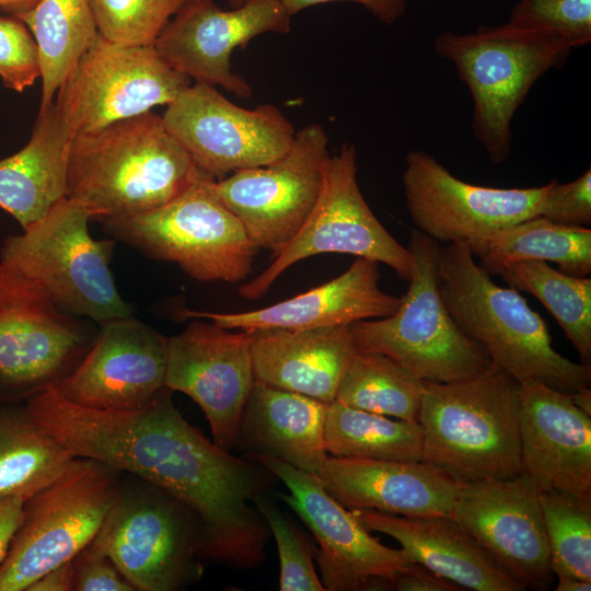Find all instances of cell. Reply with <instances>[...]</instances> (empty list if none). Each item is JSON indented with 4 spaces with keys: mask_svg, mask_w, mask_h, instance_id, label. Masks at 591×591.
<instances>
[{
    "mask_svg": "<svg viewBox=\"0 0 591 591\" xmlns=\"http://www.w3.org/2000/svg\"><path fill=\"white\" fill-rule=\"evenodd\" d=\"M280 479L289 495L279 494L318 542L314 558L327 591L390 590L391 580L414 561L403 549L383 545L351 510L341 506L313 474L260 453H244Z\"/></svg>",
    "mask_w": 591,
    "mask_h": 591,
    "instance_id": "e0dca14e",
    "label": "cell"
},
{
    "mask_svg": "<svg viewBox=\"0 0 591 591\" xmlns=\"http://www.w3.org/2000/svg\"><path fill=\"white\" fill-rule=\"evenodd\" d=\"M137 473L197 514L205 559L236 570L264 563L270 532L255 500L276 476L262 464L232 455L176 413L142 445Z\"/></svg>",
    "mask_w": 591,
    "mask_h": 591,
    "instance_id": "6da1fadb",
    "label": "cell"
},
{
    "mask_svg": "<svg viewBox=\"0 0 591 591\" xmlns=\"http://www.w3.org/2000/svg\"><path fill=\"white\" fill-rule=\"evenodd\" d=\"M26 591H73L72 559L45 572Z\"/></svg>",
    "mask_w": 591,
    "mask_h": 591,
    "instance_id": "f6af8a7d",
    "label": "cell"
},
{
    "mask_svg": "<svg viewBox=\"0 0 591 591\" xmlns=\"http://www.w3.org/2000/svg\"><path fill=\"white\" fill-rule=\"evenodd\" d=\"M554 575L591 581V500L540 491Z\"/></svg>",
    "mask_w": 591,
    "mask_h": 591,
    "instance_id": "e575fe53",
    "label": "cell"
},
{
    "mask_svg": "<svg viewBox=\"0 0 591 591\" xmlns=\"http://www.w3.org/2000/svg\"><path fill=\"white\" fill-rule=\"evenodd\" d=\"M424 381L379 352L358 351L335 401L366 412L417 421Z\"/></svg>",
    "mask_w": 591,
    "mask_h": 591,
    "instance_id": "836d02e7",
    "label": "cell"
},
{
    "mask_svg": "<svg viewBox=\"0 0 591 591\" xmlns=\"http://www.w3.org/2000/svg\"><path fill=\"white\" fill-rule=\"evenodd\" d=\"M92 213L80 200L63 197L39 220L9 235L0 260L36 282L65 312L99 324L131 316L109 267L113 240L89 231Z\"/></svg>",
    "mask_w": 591,
    "mask_h": 591,
    "instance_id": "8992f818",
    "label": "cell"
},
{
    "mask_svg": "<svg viewBox=\"0 0 591 591\" xmlns=\"http://www.w3.org/2000/svg\"><path fill=\"white\" fill-rule=\"evenodd\" d=\"M255 507L264 518L277 545L280 567L279 590L325 591L313 565L315 547L305 541L304 535L268 494L257 497Z\"/></svg>",
    "mask_w": 591,
    "mask_h": 591,
    "instance_id": "8d00e7d4",
    "label": "cell"
},
{
    "mask_svg": "<svg viewBox=\"0 0 591 591\" xmlns=\"http://www.w3.org/2000/svg\"><path fill=\"white\" fill-rule=\"evenodd\" d=\"M25 500L19 497L0 499V565L7 556L12 538L20 526Z\"/></svg>",
    "mask_w": 591,
    "mask_h": 591,
    "instance_id": "ee69618b",
    "label": "cell"
},
{
    "mask_svg": "<svg viewBox=\"0 0 591 591\" xmlns=\"http://www.w3.org/2000/svg\"><path fill=\"white\" fill-rule=\"evenodd\" d=\"M162 119L196 166L215 179L276 161L296 136L277 106L244 108L200 82L185 86L166 105Z\"/></svg>",
    "mask_w": 591,
    "mask_h": 591,
    "instance_id": "9a60e30c",
    "label": "cell"
},
{
    "mask_svg": "<svg viewBox=\"0 0 591 591\" xmlns=\"http://www.w3.org/2000/svg\"><path fill=\"white\" fill-rule=\"evenodd\" d=\"M204 174L152 111L73 135L66 197L93 219L147 212L170 202Z\"/></svg>",
    "mask_w": 591,
    "mask_h": 591,
    "instance_id": "7a4b0ae2",
    "label": "cell"
},
{
    "mask_svg": "<svg viewBox=\"0 0 591 591\" xmlns=\"http://www.w3.org/2000/svg\"><path fill=\"white\" fill-rule=\"evenodd\" d=\"M72 137L54 102L38 112L28 142L0 160V208L22 229L43 218L66 197Z\"/></svg>",
    "mask_w": 591,
    "mask_h": 591,
    "instance_id": "83f0119b",
    "label": "cell"
},
{
    "mask_svg": "<svg viewBox=\"0 0 591 591\" xmlns=\"http://www.w3.org/2000/svg\"><path fill=\"white\" fill-rule=\"evenodd\" d=\"M351 512L367 530L395 538L412 561L463 590H523L452 517H397L364 509Z\"/></svg>",
    "mask_w": 591,
    "mask_h": 591,
    "instance_id": "484cf974",
    "label": "cell"
},
{
    "mask_svg": "<svg viewBox=\"0 0 591 591\" xmlns=\"http://www.w3.org/2000/svg\"><path fill=\"white\" fill-rule=\"evenodd\" d=\"M74 457L23 405H0V499L26 501L59 479Z\"/></svg>",
    "mask_w": 591,
    "mask_h": 591,
    "instance_id": "f1b7e54d",
    "label": "cell"
},
{
    "mask_svg": "<svg viewBox=\"0 0 591 591\" xmlns=\"http://www.w3.org/2000/svg\"><path fill=\"white\" fill-rule=\"evenodd\" d=\"M556 591H590L591 581L582 580L571 576H557Z\"/></svg>",
    "mask_w": 591,
    "mask_h": 591,
    "instance_id": "7dc6e473",
    "label": "cell"
},
{
    "mask_svg": "<svg viewBox=\"0 0 591 591\" xmlns=\"http://www.w3.org/2000/svg\"><path fill=\"white\" fill-rule=\"evenodd\" d=\"M407 248L414 259L407 292L392 315L349 325L357 350L385 355L428 382L462 380L489 368L490 356L459 328L439 292L440 244L413 229Z\"/></svg>",
    "mask_w": 591,
    "mask_h": 591,
    "instance_id": "52a82bcc",
    "label": "cell"
},
{
    "mask_svg": "<svg viewBox=\"0 0 591 591\" xmlns=\"http://www.w3.org/2000/svg\"><path fill=\"white\" fill-rule=\"evenodd\" d=\"M190 83L153 46L117 43L99 33L58 89L55 104L73 135L88 134L169 105Z\"/></svg>",
    "mask_w": 591,
    "mask_h": 591,
    "instance_id": "4fadbf2b",
    "label": "cell"
},
{
    "mask_svg": "<svg viewBox=\"0 0 591 591\" xmlns=\"http://www.w3.org/2000/svg\"><path fill=\"white\" fill-rule=\"evenodd\" d=\"M123 473L76 456L55 483L24 502L22 520L0 565V591H26L48 570L71 560L96 536Z\"/></svg>",
    "mask_w": 591,
    "mask_h": 591,
    "instance_id": "30bf717a",
    "label": "cell"
},
{
    "mask_svg": "<svg viewBox=\"0 0 591 591\" xmlns=\"http://www.w3.org/2000/svg\"><path fill=\"white\" fill-rule=\"evenodd\" d=\"M212 179L204 174L162 207L100 222L113 237L152 258L177 264L194 279L240 282L250 275L258 247L213 195Z\"/></svg>",
    "mask_w": 591,
    "mask_h": 591,
    "instance_id": "9c48e42d",
    "label": "cell"
},
{
    "mask_svg": "<svg viewBox=\"0 0 591 591\" xmlns=\"http://www.w3.org/2000/svg\"><path fill=\"white\" fill-rule=\"evenodd\" d=\"M395 591H460L456 583L434 573L420 564L414 563L410 568L395 576L390 583Z\"/></svg>",
    "mask_w": 591,
    "mask_h": 591,
    "instance_id": "7bdbcfd3",
    "label": "cell"
},
{
    "mask_svg": "<svg viewBox=\"0 0 591 591\" xmlns=\"http://www.w3.org/2000/svg\"><path fill=\"white\" fill-rule=\"evenodd\" d=\"M328 404L255 381L235 448L280 459L316 475L328 456L324 439Z\"/></svg>",
    "mask_w": 591,
    "mask_h": 591,
    "instance_id": "4316f807",
    "label": "cell"
},
{
    "mask_svg": "<svg viewBox=\"0 0 591 591\" xmlns=\"http://www.w3.org/2000/svg\"><path fill=\"white\" fill-rule=\"evenodd\" d=\"M195 318L167 338L165 386L200 407L213 442L229 451L255 383L250 333Z\"/></svg>",
    "mask_w": 591,
    "mask_h": 591,
    "instance_id": "ffe728a7",
    "label": "cell"
},
{
    "mask_svg": "<svg viewBox=\"0 0 591 591\" xmlns=\"http://www.w3.org/2000/svg\"><path fill=\"white\" fill-rule=\"evenodd\" d=\"M402 175L415 229L436 242L466 243L480 257L498 231L541 215L549 182L538 187L497 188L464 182L431 154L407 153Z\"/></svg>",
    "mask_w": 591,
    "mask_h": 591,
    "instance_id": "2e32d148",
    "label": "cell"
},
{
    "mask_svg": "<svg viewBox=\"0 0 591 591\" xmlns=\"http://www.w3.org/2000/svg\"><path fill=\"white\" fill-rule=\"evenodd\" d=\"M326 491L349 510L403 517H451L461 483L422 461L328 455L316 473Z\"/></svg>",
    "mask_w": 591,
    "mask_h": 591,
    "instance_id": "603a6c76",
    "label": "cell"
},
{
    "mask_svg": "<svg viewBox=\"0 0 591 591\" xmlns=\"http://www.w3.org/2000/svg\"><path fill=\"white\" fill-rule=\"evenodd\" d=\"M325 449L331 456L381 461H421L418 421L392 419L336 401L327 406Z\"/></svg>",
    "mask_w": 591,
    "mask_h": 591,
    "instance_id": "4dcf8cb0",
    "label": "cell"
},
{
    "mask_svg": "<svg viewBox=\"0 0 591 591\" xmlns=\"http://www.w3.org/2000/svg\"><path fill=\"white\" fill-rule=\"evenodd\" d=\"M379 280V263L357 258L336 278L263 309L235 313L183 309L178 314L189 318H207L220 326L246 332L350 325L390 316L399 308L401 298L383 292Z\"/></svg>",
    "mask_w": 591,
    "mask_h": 591,
    "instance_id": "cb8c5ba5",
    "label": "cell"
},
{
    "mask_svg": "<svg viewBox=\"0 0 591 591\" xmlns=\"http://www.w3.org/2000/svg\"><path fill=\"white\" fill-rule=\"evenodd\" d=\"M433 48L466 84L473 135L494 164L511 153V123L531 88L551 69L561 68L572 49L560 37L509 23L465 34L447 31Z\"/></svg>",
    "mask_w": 591,
    "mask_h": 591,
    "instance_id": "5b68a950",
    "label": "cell"
},
{
    "mask_svg": "<svg viewBox=\"0 0 591 591\" xmlns=\"http://www.w3.org/2000/svg\"><path fill=\"white\" fill-rule=\"evenodd\" d=\"M511 288L537 298L565 332L582 363L591 362V279L575 277L542 260H517L494 268Z\"/></svg>",
    "mask_w": 591,
    "mask_h": 591,
    "instance_id": "d6a6232c",
    "label": "cell"
},
{
    "mask_svg": "<svg viewBox=\"0 0 591 591\" xmlns=\"http://www.w3.org/2000/svg\"><path fill=\"white\" fill-rule=\"evenodd\" d=\"M31 31L39 51L42 96L47 109L82 53L99 34L90 0H39L15 16Z\"/></svg>",
    "mask_w": 591,
    "mask_h": 591,
    "instance_id": "f546056e",
    "label": "cell"
},
{
    "mask_svg": "<svg viewBox=\"0 0 591 591\" xmlns=\"http://www.w3.org/2000/svg\"><path fill=\"white\" fill-rule=\"evenodd\" d=\"M519 384L494 362L462 380L424 381L421 461L461 484L522 474Z\"/></svg>",
    "mask_w": 591,
    "mask_h": 591,
    "instance_id": "277c9868",
    "label": "cell"
},
{
    "mask_svg": "<svg viewBox=\"0 0 591 591\" xmlns=\"http://www.w3.org/2000/svg\"><path fill=\"white\" fill-rule=\"evenodd\" d=\"M575 405L587 415L591 416V390L582 387L570 394Z\"/></svg>",
    "mask_w": 591,
    "mask_h": 591,
    "instance_id": "c3c4849f",
    "label": "cell"
},
{
    "mask_svg": "<svg viewBox=\"0 0 591 591\" xmlns=\"http://www.w3.org/2000/svg\"><path fill=\"white\" fill-rule=\"evenodd\" d=\"M474 257L464 242L438 253V289L459 328L519 382L535 380L569 394L590 386L591 366L558 354L545 321L520 291L498 286Z\"/></svg>",
    "mask_w": 591,
    "mask_h": 591,
    "instance_id": "3957f363",
    "label": "cell"
},
{
    "mask_svg": "<svg viewBox=\"0 0 591 591\" xmlns=\"http://www.w3.org/2000/svg\"><path fill=\"white\" fill-rule=\"evenodd\" d=\"M100 325L80 362L56 389L89 408L129 412L146 406L166 387L167 337L131 316Z\"/></svg>",
    "mask_w": 591,
    "mask_h": 591,
    "instance_id": "44dd1931",
    "label": "cell"
},
{
    "mask_svg": "<svg viewBox=\"0 0 591 591\" xmlns=\"http://www.w3.org/2000/svg\"><path fill=\"white\" fill-rule=\"evenodd\" d=\"M290 28L291 16L280 0H243L232 10L213 0H189L164 26L153 48L170 68L192 81L248 99L253 89L232 70L233 51L259 35L287 34Z\"/></svg>",
    "mask_w": 591,
    "mask_h": 591,
    "instance_id": "ac0fdd59",
    "label": "cell"
},
{
    "mask_svg": "<svg viewBox=\"0 0 591 591\" xmlns=\"http://www.w3.org/2000/svg\"><path fill=\"white\" fill-rule=\"evenodd\" d=\"M519 383L522 473L540 491L591 500V416L569 393L535 380Z\"/></svg>",
    "mask_w": 591,
    "mask_h": 591,
    "instance_id": "7402d4cb",
    "label": "cell"
},
{
    "mask_svg": "<svg viewBox=\"0 0 591 591\" xmlns=\"http://www.w3.org/2000/svg\"><path fill=\"white\" fill-rule=\"evenodd\" d=\"M409 0H280L283 8L290 16L298 14L310 7L325 4L331 2H352L361 4L380 22L391 25L394 24L406 11ZM243 0H228V3L234 8L241 4Z\"/></svg>",
    "mask_w": 591,
    "mask_h": 591,
    "instance_id": "b9f144b4",
    "label": "cell"
},
{
    "mask_svg": "<svg viewBox=\"0 0 591 591\" xmlns=\"http://www.w3.org/2000/svg\"><path fill=\"white\" fill-rule=\"evenodd\" d=\"M479 259L488 273L506 263L532 259L555 263L570 276L587 277L591 273V230L537 216L495 233Z\"/></svg>",
    "mask_w": 591,
    "mask_h": 591,
    "instance_id": "1f68e13d",
    "label": "cell"
},
{
    "mask_svg": "<svg viewBox=\"0 0 591 591\" xmlns=\"http://www.w3.org/2000/svg\"><path fill=\"white\" fill-rule=\"evenodd\" d=\"M540 216L556 224L588 228L591 224L590 167L570 183L552 179Z\"/></svg>",
    "mask_w": 591,
    "mask_h": 591,
    "instance_id": "ab89813d",
    "label": "cell"
},
{
    "mask_svg": "<svg viewBox=\"0 0 591 591\" xmlns=\"http://www.w3.org/2000/svg\"><path fill=\"white\" fill-rule=\"evenodd\" d=\"M451 517L523 590L552 587L540 489L529 476L462 484Z\"/></svg>",
    "mask_w": 591,
    "mask_h": 591,
    "instance_id": "d6986e66",
    "label": "cell"
},
{
    "mask_svg": "<svg viewBox=\"0 0 591 591\" xmlns=\"http://www.w3.org/2000/svg\"><path fill=\"white\" fill-rule=\"evenodd\" d=\"M94 335L36 282L0 260V405L16 404L60 381Z\"/></svg>",
    "mask_w": 591,
    "mask_h": 591,
    "instance_id": "7c38bea8",
    "label": "cell"
},
{
    "mask_svg": "<svg viewBox=\"0 0 591 591\" xmlns=\"http://www.w3.org/2000/svg\"><path fill=\"white\" fill-rule=\"evenodd\" d=\"M0 78L19 93L40 79L37 44L28 27L12 15H0Z\"/></svg>",
    "mask_w": 591,
    "mask_h": 591,
    "instance_id": "f35d334b",
    "label": "cell"
},
{
    "mask_svg": "<svg viewBox=\"0 0 591 591\" xmlns=\"http://www.w3.org/2000/svg\"><path fill=\"white\" fill-rule=\"evenodd\" d=\"M323 126L296 131L289 150L276 161L212 179L213 195L240 220L251 241L276 256L314 209L329 158Z\"/></svg>",
    "mask_w": 591,
    "mask_h": 591,
    "instance_id": "5bb4252c",
    "label": "cell"
},
{
    "mask_svg": "<svg viewBox=\"0 0 591 591\" xmlns=\"http://www.w3.org/2000/svg\"><path fill=\"white\" fill-rule=\"evenodd\" d=\"M91 543L111 557L136 591H175L202 575L199 518L179 500L138 477H121L113 505Z\"/></svg>",
    "mask_w": 591,
    "mask_h": 591,
    "instance_id": "ba28073f",
    "label": "cell"
},
{
    "mask_svg": "<svg viewBox=\"0 0 591 591\" xmlns=\"http://www.w3.org/2000/svg\"><path fill=\"white\" fill-rule=\"evenodd\" d=\"M189 0H90L99 33L113 42L153 46L157 37Z\"/></svg>",
    "mask_w": 591,
    "mask_h": 591,
    "instance_id": "d590c367",
    "label": "cell"
},
{
    "mask_svg": "<svg viewBox=\"0 0 591 591\" xmlns=\"http://www.w3.org/2000/svg\"><path fill=\"white\" fill-rule=\"evenodd\" d=\"M73 590L135 591L111 557L90 543L73 558Z\"/></svg>",
    "mask_w": 591,
    "mask_h": 591,
    "instance_id": "60d3db41",
    "label": "cell"
},
{
    "mask_svg": "<svg viewBox=\"0 0 591 591\" xmlns=\"http://www.w3.org/2000/svg\"><path fill=\"white\" fill-rule=\"evenodd\" d=\"M39 0H0V9L12 16L32 10Z\"/></svg>",
    "mask_w": 591,
    "mask_h": 591,
    "instance_id": "bcb514c9",
    "label": "cell"
},
{
    "mask_svg": "<svg viewBox=\"0 0 591 591\" xmlns=\"http://www.w3.org/2000/svg\"><path fill=\"white\" fill-rule=\"evenodd\" d=\"M507 23L584 46L591 42V0H520Z\"/></svg>",
    "mask_w": 591,
    "mask_h": 591,
    "instance_id": "74e56055",
    "label": "cell"
},
{
    "mask_svg": "<svg viewBox=\"0 0 591 591\" xmlns=\"http://www.w3.org/2000/svg\"><path fill=\"white\" fill-rule=\"evenodd\" d=\"M248 333L255 381L325 403L358 352L349 325Z\"/></svg>",
    "mask_w": 591,
    "mask_h": 591,
    "instance_id": "d4e9b609",
    "label": "cell"
},
{
    "mask_svg": "<svg viewBox=\"0 0 591 591\" xmlns=\"http://www.w3.org/2000/svg\"><path fill=\"white\" fill-rule=\"evenodd\" d=\"M357 170L356 147L345 142L327 160L322 192L304 224L262 274L240 287L241 297L262 298L292 265L325 253L383 263L401 279H410L413 255L370 209L359 188Z\"/></svg>",
    "mask_w": 591,
    "mask_h": 591,
    "instance_id": "8fae6325",
    "label": "cell"
}]
</instances>
